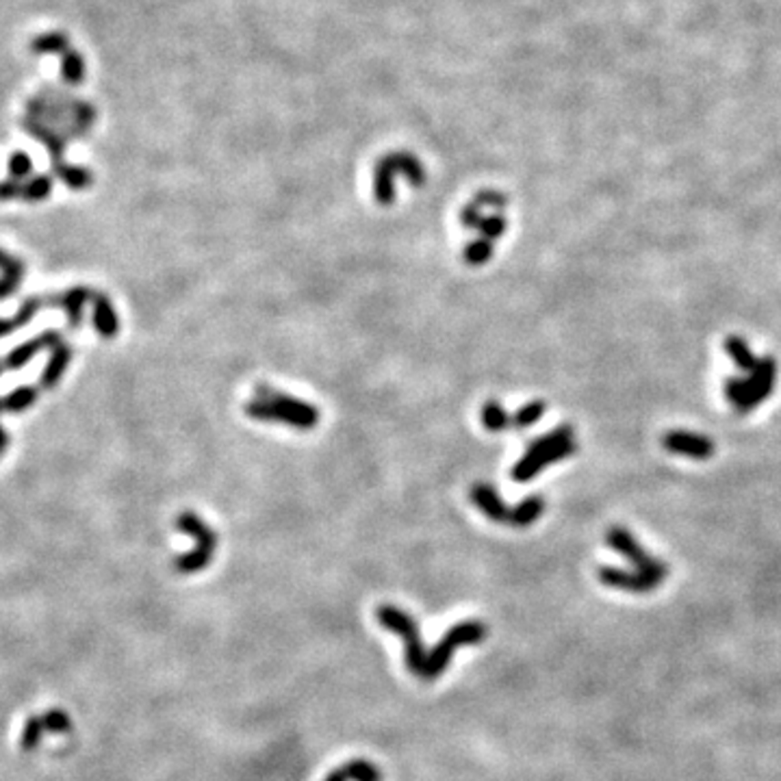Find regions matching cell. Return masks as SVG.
Wrapping results in <instances>:
<instances>
[{
  "instance_id": "21",
  "label": "cell",
  "mask_w": 781,
  "mask_h": 781,
  "mask_svg": "<svg viewBox=\"0 0 781 781\" xmlns=\"http://www.w3.org/2000/svg\"><path fill=\"white\" fill-rule=\"evenodd\" d=\"M725 352L732 356L734 363L738 365V370H743L745 373H751L756 370L757 359H756V354L751 352L749 343H746L745 339H740V337L725 339Z\"/></svg>"
},
{
  "instance_id": "22",
  "label": "cell",
  "mask_w": 781,
  "mask_h": 781,
  "mask_svg": "<svg viewBox=\"0 0 781 781\" xmlns=\"http://www.w3.org/2000/svg\"><path fill=\"white\" fill-rule=\"evenodd\" d=\"M67 48H70V39L61 31L44 33L31 42V50L36 55H64Z\"/></svg>"
},
{
  "instance_id": "6",
  "label": "cell",
  "mask_w": 781,
  "mask_h": 781,
  "mask_svg": "<svg viewBox=\"0 0 781 781\" xmlns=\"http://www.w3.org/2000/svg\"><path fill=\"white\" fill-rule=\"evenodd\" d=\"M177 528L185 534H189L191 539H196V549L194 552H187L183 556L177 558L174 567L180 573H196V571L205 569L211 563L215 547H218V536L208 525L194 512H183L177 519Z\"/></svg>"
},
{
  "instance_id": "11",
  "label": "cell",
  "mask_w": 781,
  "mask_h": 781,
  "mask_svg": "<svg viewBox=\"0 0 781 781\" xmlns=\"http://www.w3.org/2000/svg\"><path fill=\"white\" fill-rule=\"evenodd\" d=\"M472 500H473L475 506H478L480 511H482L489 519L497 521V523L511 525L512 511L502 502V497L497 495V491L491 484H482V482L473 484Z\"/></svg>"
},
{
  "instance_id": "40",
  "label": "cell",
  "mask_w": 781,
  "mask_h": 781,
  "mask_svg": "<svg viewBox=\"0 0 781 781\" xmlns=\"http://www.w3.org/2000/svg\"><path fill=\"white\" fill-rule=\"evenodd\" d=\"M7 443H9L7 430L0 426V456H3V451H5V447H7Z\"/></svg>"
},
{
  "instance_id": "34",
  "label": "cell",
  "mask_w": 781,
  "mask_h": 781,
  "mask_svg": "<svg viewBox=\"0 0 781 781\" xmlns=\"http://www.w3.org/2000/svg\"><path fill=\"white\" fill-rule=\"evenodd\" d=\"M44 307V299H39V298H26L25 302H22V307L18 309V313L14 315V321H15V326L18 328H22V326H26L28 321L33 320V317H36L37 313H39V309Z\"/></svg>"
},
{
  "instance_id": "1",
  "label": "cell",
  "mask_w": 781,
  "mask_h": 781,
  "mask_svg": "<svg viewBox=\"0 0 781 781\" xmlns=\"http://www.w3.org/2000/svg\"><path fill=\"white\" fill-rule=\"evenodd\" d=\"M246 412L257 421H279L299 430H310L320 423L317 406L291 398L282 390H274L263 382L257 384V393L246 404Z\"/></svg>"
},
{
  "instance_id": "10",
  "label": "cell",
  "mask_w": 781,
  "mask_h": 781,
  "mask_svg": "<svg viewBox=\"0 0 781 781\" xmlns=\"http://www.w3.org/2000/svg\"><path fill=\"white\" fill-rule=\"evenodd\" d=\"M61 343H64V339H61V332L56 330H46L36 339H28V341L18 345V348L11 350L7 354V359H5V370H11V371L22 370V367L31 363L33 356L44 352V350H50V352H53L56 345Z\"/></svg>"
},
{
  "instance_id": "35",
  "label": "cell",
  "mask_w": 781,
  "mask_h": 781,
  "mask_svg": "<svg viewBox=\"0 0 781 781\" xmlns=\"http://www.w3.org/2000/svg\"><path fill=\"white\" fill-rule=\"evenodd\" d=\"M475 205H478L480 208H482V207L503 208V207L508 205V198H506V196H502L500 191H493V189H489V191H480L478 198H475Z\"/></svg>"
},
{
  "instance_id": "32",
  "label": "cell",
  "mask_w": 781,
  "mask_h": 781,
  "mask_svg": "<svg viewBox=\"0 0 781 781\" xmlns=\"http://www.w3.org/2000/svg\"><path fill=\"white\" fill-rule=\"evenodd\" d=\"M0 274L22 282V279H25V263H22L20 259L11 257V254L5 250H0Z\"/></svg>"
},
{
  "instance_id": "20",
  "label": "cell",
  "mask_w": 781,
  "mask_h": 781,
  "mask_svg": "<svg viewBox=\"0 0 781 781\" xmlns=\"http://www.w3.org/2000/svg\"><path fill=\"white\" fill-rule=\"evenodd\" d=\"M53 174L56 178L61 180V183H66L70 189H87L89 185L94 183L92 172H89L87 167L81 166H67V163H59V166L53 167Z\"/></svg>"
},
{
  "instance_id": "28",
  "label": "cell",
  "mask_w": 781,
  "mask_h": 781,
  "mask_svg": "<svg viewBox=\"0 0 781 781\" xmlns=\"http://www.w3.org/2000/svg\"><path fill=\"white\" fill-rule=\"evenodd\" d=\"M493 257V241L489 239H475L465 248V260L469 265H484L486 260Z\"/></svg>"
},
{
  "instance_id": "8",
  "label": "cell",
  "mask_w": 781,
  "mask_h": 781,
  "mask_svg": "<svg viewBox=\"0 0 781 781\" xmlns=\"http://www.w3.org/2000/svg\"><path fill=\"white\" fill-rule=\"evenodd\" d=\"M662 445L671 454L693 458V461H707V458L715 456V443L710 439L701 437V434L688 432V430H669L662 437Z\"/></svg>"
},
{
  "instance_id": "5",
  "label": "cell",
  "mask_w": 781,
  "mask_h": 781,
  "mask_svg": "<svg viewBox=\"0 0 781 781\" xmlns=\"http://www.w3.org/2000/svg\"><path fill=\"white\" fill-rule=\"evenodd\" d=\"M486 634H489V627H486L482 621H462V624L451 627V630L441 638L437 647L432 649V654L428 655L423 679H426V682H434V679L447 669L456 649L465 647V644L482 643Z\"/></svg>"
},
{
  "instance_id": "30",
  "label": "cell",
  "mask_w": 781,
  "mask_h": 781,
  "mask_svg": "<svg viewBox=\"0 0 781 781\" xmlns=\"http://www.w3.org/2000/svg\"><path fill=\"white\" fill-rule=\"evenodd\" d=\"M46 732V727H44V721L39 716H31L26 721L25 732H22V749L31 751L36 749V745L39 743V738H42V734Z\"/></svg>"
},
{
  "instance_id": "27",
  "label": "cell",
  "mask_w": 781,
  "mask_h": 781,
  "mask_svg": "<svg viewBox=\"0 0 781 781\" xmlns=\"http://www.w3.org/2000/svg\"><path fill=\"white\" fill-rule=\"evenodd\" d=\"M545 409H547L545 401H541V400L530 401V404H525L523 409H519L517 412H514L512 426L514 428H530L532 423H536L543 415H545Z\"/></svg>"
},
{
  "instance_id": "13",
  "label": "cell",
  "mask_w": 781,
  "mask_h": 781,
  "mask_svg": "<svg viewBox=\"0 0 781 781\" xmlns=\"http://www.w3.org/2000/svg\"><path fill=\"white\" fill-rule=\"evenodd\" d=\"M94 326L96 332L105 339H113L120 330V320H117L116 309H113L111 299L103 296V293H96L94 296Z\"/></svg>"
},
{
  "instance_id": "16",
  "label": "cell",
  "mask_w": 781,
  "mask_h": 781,
  "mask_svg": "<svg viewBox=\"0 0 781 781\" xmlns=\"http://www.w3.org/2000/svg\"><path fill=\"white\" fill-rule=\"evenodd\" d=\"M725 398L729 404L734 406L738 412H751L756 409V398L754 389H751L749 376L746 378H727L725 382Z\"/></svg>"
},
{
  "instance_id": "19",
  "label": "cell",
  "mask_w": 781,
  "mask_h": 781,
  "mask_svg": "<svg viewBox=\"0 0 781 781\" xmlns=\"http://www.w3.org/2000/svg\"><path fill=\"white\" fill-rule=\"evenodd\" d=\"M543 512H545V500L541 495H532L521 502L517 508H512L511 525H514V528H528Z\"/></svg>"
},
{
  "instance_id": "18",
  "label": "cell",
  "mask_w": 781,
  "mask_h": 781,
  "mask_svg": "<svg viewBox=\"0 0 781 781\" xmlns=\"http://www.w3.org/2000/svg\"><path fill=\"white\" fill-rule=\"evenodd\" d=\"M326 781H382V775L367 760H352L330 773Z\"/></svg>"
},
{
  "instance_id": "39",
  "label": "cell",
  "mask_w": 781,
  "mask_h": 781,
  "mask_svg": "<svg viewBox=\"0 0 781 781\" xmlns=\"http://www.w3.org/2000/svg\"><path fill=\"white\" fill-rule=\"evenodd\" d=\"M14 330H18V326H15L14 317H11V320H5V317H0V339L9 337Z\"/></svg>"
},
{
  "instance_id": "29",
  "label": "cell",
  "mask_w": 781,
  "mask_h": 781,
  "mask_svg": "<svg viewBox=\"0 0 781 781\" xmlns=\"http://www.w3.org/2000/svg\"><path fill=\"white\" fill-rule=\"evenodd\" d=\"M7 167H9V177L14 180H25L33 174V161L25 150H15L14 155L9 157Z\"/></svg>"
},
{
  "instance_id": "17",
  "label": "cell",
  "mask_w": 781,
  "mask_h": 781,
  "mask_svg": "<svg viewBox=\"0 0 781 781\" xmlns=\"http://www.w3.org/2000/svg\"><path fill=\"white\" fill-rule=\"evenodd\" d=\"M22 127H25L26 133H31L33 137L37 141H42L44 146H46L50 152V161H53V167L59 166V163H64V148H66V139H61L59 135L53 133V130L44 127V124H39L36 120H25L22 122Z\"/></svg>"
},
{
  "instance_id": "24",
  "label": "cell",
  "mask_w": 781,
  "mask_h": 781,
  "mask_svg": "<svg viewBox=\"0 0 781 781\" xmlns=\"http://www.w3.org/2000/svg\"><path fill=\"white\" fill-rule=\"evenodd\" d=\"M482 423L486 430H491V432H502V430L512 426V417L503 411L500 401L491 400L486 401L482 409Z\"/></svg>"
},
{
  "instance_id": "41",
  "label": "cell",
  "mask_w": 781,
  "mask_h": 781,
  "mask_svg": "<svg viewBox=\"0 0 781 781\" xmlns=\"http://www.w3.org/2000/svg\"><path fill=\"white\" fill-rule=\"evenodd\" d=\"M3 371H5V363H0V376H3Z\"/></svg>"
},
{
  "instance_id": "38",
  "label": "cell",
  "mask_w": 781,
  "mask_h": 781,
  "mask_svg": "<svg viewBox=\"0 0 781 781\" xmlns=\"http://www.w3.org/2000/svg\"><path fill=\"white\" fill-rule=\"evenodd\" d=\"M20 285H22L20 280H14V279H9V276L0 274V302L14 296V293L20 289Z\"/></svg>"
},
{
  "instance_id": "14",
  "label": "cell",
  "mask_w": 781,
  "mask_h": 781,
  "mask_svg": "<svg viewBox=\"0 0 781 781\" xmlns=\"http://www.w3.org/2000/svg\"><path fill=\"white\" fill-rule=\"evenodd\" d=\"M70 360H72L70 345L66 343L56 345L53 354H50L46 367H44L42 376H39V389H55L56 382H59L61 376L66 373L67 365H70Z\"/></svg>"
},
{
  "instance_id": "12",
  "label": "cell",
  "mask_w": 781,
  "mask_h": 781,
  "mask_svg": "<svg viewBox=\"0 0 781 781\" xmlns=\"http://www.w3.org/2000/svg\"><path fill=\"white\" fill-rule=\"evenodd\" d=\"M775 376H777V365H775L773 356H762V359H757L756 370L749 373V382H751V389H754L756 404H762V401L773 393Z\"/></svg>"
},
{
  "instance_id": "3",
  "label": "cell",
  "mask_w": 781,
  "mask_h": 781,
  "mask_svg": "<svg viewBox=\"0 0 781 781\" xmlns=\"http://www.w3.org/2000/svg\"><path fill=\"white\" fill-rule=\"evenodd\" d=\"M376 616L384 630L398 634L401 641H404L406 669H409L412 675L423 677L428 655L426 649H423L421 634H419V625L415 624V619H412L411 614H406L404 610L395 608V605H380V608L376 610Z\"/></svg>"
},
{
  "instance_id": "37",
  "label": "cell",
  "mask_w": 781,
  "mask_h": 781,
  "mask_svg": "<svg viewBox=\"0 0 781 781\" xmlns=\"http://www.w3.org/2000/svg\"><path fill=\"white\" fill-rule=\"evenodd\" d=\"M461 219H462V224H465V228H473V230H478L480 228V224H482V215H480V207L475 205H469V207H465L462 208V215H461Z\"/></svg>"
},
{
  "instance_id": "33",
  "label": "cell",
  "mask_w": 781,
  "mask_h": 781,
  "mask_svg": "<svg viewBox=\"0 0 781 781\" xmlns=\"http://www.w3.org/2000/svg\"><path fill=\"white\" fill-rule=\"evenodd\" d=\"M478 230L484 235V239L495 241L506 233V219H503L502 215H491V218L482 219V224H480Z\"/></svg>"
},
{
  "instance_id": "31",
  "label": "cell",
  "mask_w": 781,
  "mask_h": 781,
  "mask_svg": "<svg viewBox=\"0 0 781 781\" xmlns=\"http://www.w3.org/2000/svg\"><path fill=\"white\" fill-rule=\"evenodd\" d=\"M44 727H46V732H56V734H66L72 729V721L70 716L66 715L64 710H50L46 715L42 716Z\"/></svg>"
},
{
  "instance_id": "2",
  "label": "cell",
  "mask_w": 781,
  "mask_h": 781,
  "mask_svg": "<svg viewBox=\"0 0 781 781\" xmlns=\"http://www.w3.org/2000/svg\"><path fill=\"white\" fill-rule=\"evenodd\" d=\"M575 441H573V430L569 426H560L552 432H547L545 437L532 441L528 451L512 469V480L517 482H528V480L539 475L543 469L552 462H560L571 454H575Z\"/></svg>"
},
{
  "instance_id": "7",
  "label": "cell",
  "mask_w": 781,
  "mask_h": 781,
  "mask_svg": "<svg viewBox=\"0 0 781 781\" xmlns=\"http://www.w3.org/2000/svg\"><path fill=\"white\" fill-rule=\"evenodd\" d=\"M605 543H608L613 549H616L621 556L630 560L634 567H636L638 573L654 577V580H658L660 584H664V580L669 577V567H666V563H662V560L651 556L647 549L634 539L630 530L619 528V525H616V528H610L608 534H605Z\"/></svg>"
},
{
  "instance_id": "36",
  "label": "cell",
  "mask_w": 781,
  "mask_h": 781,
  "mask_svg": "<svg viewBox=\"0 0 781 781\" xmlns=\"http://www.w3.org/2000/svg\"><path fill=\"white\" fill-rule=\"evenodd\" d=\"M22 191H25V185L20 183V180H0V202H9L15 200V198H22Z\"/></svg>"
},
{
  "instance_id": "23",
  "label": "cell",
  "mask_w": 781,
  "mask_h": 781,
  "mask_svg": "<svg viewBox=\"0 0 781 781\" xmlns=\"http://www.w3.org/2000/svg\"><path fill=\"white\" fill-rule=\"evenodd\" d=\"M37 398H39V389L31 387V384H25V387L14 389L9 395H5L3 404H5V411L22 412L31 409V406L37 401Z\"/></svg>"
},
{
  "instance_id": "42",
  "label": "cell",
  "mask_w": 781,
  "mask_h": 781,
  "mask_svg": "<svg viewBox=\"0 0 781 781\" xmlns=\"http://www.w3.org/2000/svg\"><path fill=\"white\" fill-rule=\"evenodd\" d=\"M0 411H5V404H3V398H0Z\"/></svg>"
},
{
  "instance_id": "9",
  "label": "cell",
  "mask_w": 781,
  "mask_h": 781,
  "mask_svg": "<svg viewBox=\"0 0 781 781\" xmlns=\"http://www.w3.org/2000/svg\"><path fill=\"white\" fill-rule=\"evenodd\" d=\"M597 577L605 586L619 588V591L625 593H636V595H647V593L660 586V582L654 580V577L638 573V571H624L616 567H599Z\"/></svg>"
},
{
  "instance_id": "26",
  "label": "cell",
  "mask_w": 781,
  "mask_h": 781,
  "mask_svg": "<svg viewBox=\"0 0 781 781\" xmlns=\"http://www.w3.org/2000/svg\"><path fill=\"white\" fill-rule=\"evenodd\" d=\"M53 194V177L46 174H39V177L28 178L25 183V191H22V200L26 202H42Z\"/></svg>"
},
{
  "instance_id": "4",
  "label": "cell",
  "mask_w": 781,
  "mask_h": 781,
  "mask_svg": "<svg viewBox=\"0 0 781 781\" xmlns=\"http://www.w3.org/2000/svg\"><path fill=\"white\" fill-rule=\"evenodd\" d=\"M401 174V177L409 178L411 185L421 187L426 183V169H423L421 161L417 157H412L411 152H390V155L382 157L376 163L373 169V196L380 205H390L395 198L393 189V177Z\"/></svg>"
},
{
  "instance_id": "15",
  "label": "cell",
  "mask_w": 781,
  "mask_h": 781,
  "mask_svg": "<svg viewBox=\"0 0 781 781\" xmlns=\"http://www.w3.org/2000/svg\"><path fill=\"white\" fill-rule=\"evenodd\" d=\"M94 296L96 293L89 291V289L75 287V289H70V291H66L64 296L56 298L55 304L66 310L70 326L78 328L81 326V320H83V307L89 302V299H94Z\"/></svg>"
},
{
  "instance_id": "25",
  "label": "cell",
  "mask_w": 781,
  "mask_h": 781,
  "mask_svg": "<svg viewBox=\"0 0 781 781\" xmlns=\"http://www.w3.org/2000/svg\"><path fill=\"white\" fill-rule=\"evenodd\" d=\"M61 76L70 85H78L85 78V59L75 48H67L61 55Z\"/></svg>"
}]
</instances>
